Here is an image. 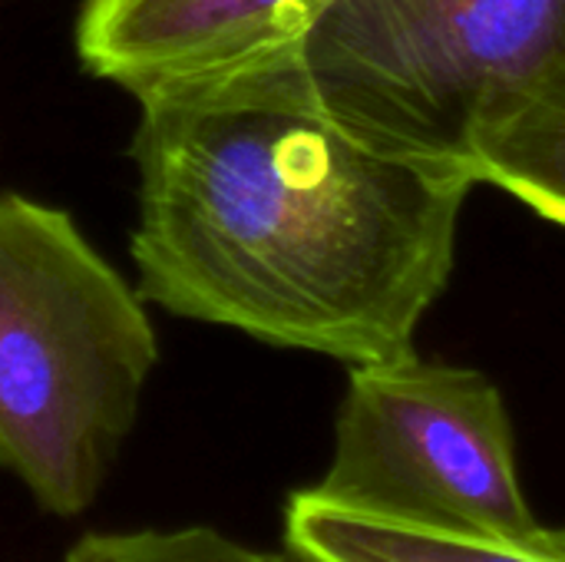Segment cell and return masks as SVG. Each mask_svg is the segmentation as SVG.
<instances>
[{
    "label": "cell",
    "instance_id": "1",
    "mask_svg": "<svg viewBox=\"0 0 565 562\" xmlns=\"http://www.w3.org/2000/svg\"><path fill=\"white\" fill-rule=\"evenodd\" d=\"M139 295L348 368L414 354L477 179L344 129L291 50L139 99Z\"/></svg>",
    "mask_w": 565,
    "mask_h": 562
},
{
    "label": "cell",
    "instance_id": "2",
    "mask_svg": "<svg viewBox=\"0 0 565 562\" xmlns=\"http://www.w3.org/2000/svg\"><path fill=\"white\" fill-rule=\"evenodd\" d=\"M156 361L142 295L76 222L0 195V467L43 510L93 507Z\"/></svg>",
    "mask_w": 565,
    "mask_h": 562
},
{
    "label": "cell",
    "instance_id": "3",
    "mask_svg": "<svg viewBox=\"0 0 565 562\" xmlns=\"http://www.w3.org/2000/svg\"><path fill=\"white\" fill-rule=\"evenodd\" d=\"M291 56L354 136L473 176L483 129L565 60V0H328Z\"/></svg>",
    "mask_w": 565,
    "mask_h": 562
},
{
    "label": "cell",
    "instance_id": "4",
    "mask_svg": "<svg viewBox=\"0 0 565 562\" xmlns=\"http://www.w3.org/2000/svg\"><path fill=\"white\" fill-rule=\"evenodd\" d=\"M321 494L394 520L460 533H530L533 517L500 388L417 351L351 368Z\"/></svg>",
    "mask_w": 565,
    "mask_h": 562
},
{
    "label": "cell",
    "instance_id": "5",
    "mask_svg": "<svg viewBox=\"0 0 565 562\" xmlns=\"http://www.w3.org/2000/svg\"><path fill=\"white\" fill-rule=\"evenodd\" d=\"M328 0H83L86 73L136 99L291 50Z\"/></svg>",
    "mask_w": 565,
    "mask_h": 562
},
{
    "label": "cell",
    "instance_id": "6",
    "mask_svg": "<svg viewBox=\"0 0 565 562\" xmlns=\"http://www.w3.org/2000/svg\"><path fill=\"white\" fill-rule=\"evenodd\" d=\"M285 547L301 562H565V527L513 537L437 530L308 487L288 497Z\"/></svg>",
    "mask_w": 565,
    "mask_h": 562
},
{
    "label": "cell",
    "instance_id": "7",
    "mask_svg": "<svg viewBox=\"0 0 565 562\" xmlns=\"http://www.w3.org/2000/svg\"><path fill=\"white\" fill-rule=\"evenodd\" d=\"M473 176L565 229V60L536 76L483 129Z\"/></svg>",
    "mask_w": 565,
    "mask_h": 562
},
{
    "label": "cell",
    "instance_id": "8",
    "mask_svg": "<svg viewBox=\"0 0 565 562\" xmlns=\"http://www.w3.org/2000/svg\"><path fill=\"white\" fill-rule=\"evenodd\" d=\"M63 562H301L291 553H271L232 540L212 527L89 533Z\"/></svg>",
    "mask_w": 565,
    "mask_h": 562
}]
</instances>
